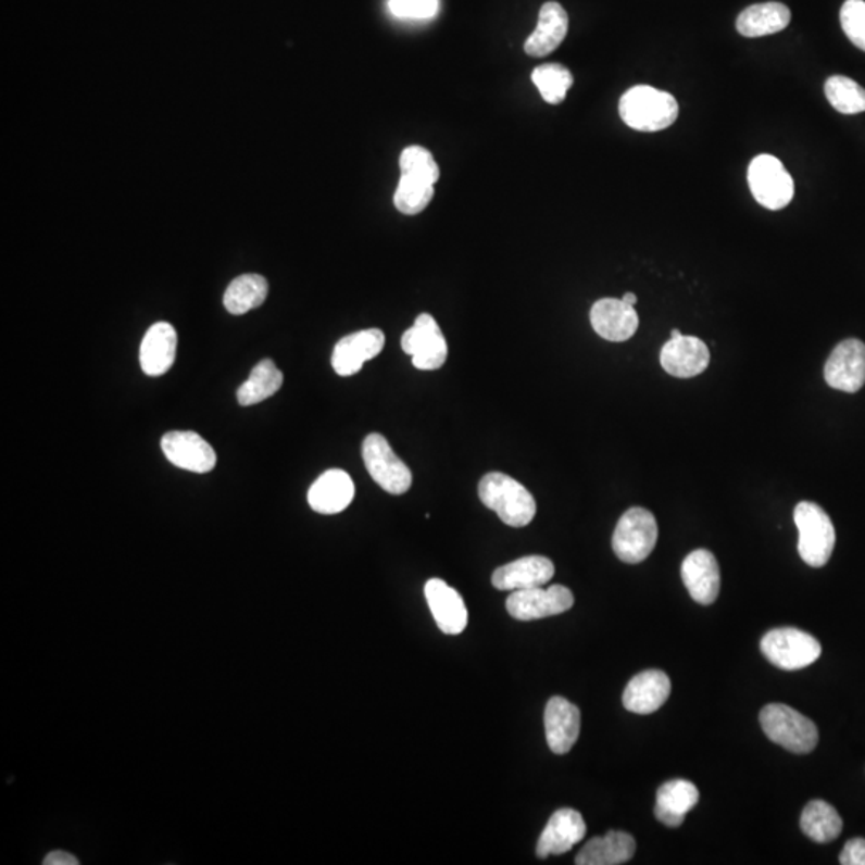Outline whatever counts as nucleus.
<instances>
[{"instance_id":"nucleus-25","label":"nucleus","mask_w":865,"mask_h":865,"mask_svg":"<svg viewBox=\"0 0 865 865\" xmlns=\"http://www.w3.org/2000/svg\"><path fill=\"white\" fill-rule=\"evenodd\" d=\"M699 803V790L685 779L668 780L655 797L654 814L667 827H680L686 814Z\"/></svg>"},{"instance_id":"nucleus-2","label":"nucleus","mask_w":865,"mask_h":865,"mask_svg":"<svg viewBox=\"0 0 865 865\" xmlns=\"http://www.w3.org/2000/svg\"><path fill=\"white\" fill-rule=\"evenodd\" d=\"M479 499L496 512L506 526L525 527L537 513L534 496L512 476L488 473L479 482Z\"/></svg>"},{"instance_id":"nucleus-39","label":"nucleus","mask_w":865,"mask_h":865,"mask_svg":"<svg viewBox=\"0 0 865 865\" xmlns=\"http://www.w3.org/2000/svg\"><path fill=\"white\" fill-rule=\"evenodd\" d=\"M622 300H624V302L627 303V305H631V306L637 305V302H638L637 296H635V293H631V292L624 293V297H622Z\"/></svg>"},{"instance_id":"nucleus-9","label":"nucleus","mask_w":865,"mask_h":865,"mask_svg":"<svg viewBox=\"0 0 865 865\" xmlns=\"http://www.w3.org/2000/svg\"><path fill=\"white\" fill-rule=\"evenodd\" d=\"M401 348L411 354L412 364L421 371H436L448 360V343L435 317L418 314L414 326L402 334Z\"/></svg>"},{"instance_id":"nucleus-40","label":"nucleus","mask_w":865,"mask_h":865,"mask_svg":"<svg viewBox=\"0 0 865 865\" xmlns=\"http://www.w3.org/2000/svg\"><path fill=\"white\" fill-rule=\"evenodd\" d=\"M680 336H682V334L680 333V330H678V329H674V330H672V337H670V339H675V337H680Z\"/></svg>"},{"instance_id":"nucleus-10","label":"nucleus","mask_w":865,"mask_h":865,"mask_svg":"<svg viewBox=\"0 0 865 865\" xmlns=\"http://www.w3.org/2000/svg\"><path fill=\"white\" fill-rule=\"evenodd\" d=\"M573 606V591L563 586L516 590L512 591L506 600V611L510 616L523 622L557 616V614L566 613Z\"/></svg>"},{"instance_id":"nucleus-36","label":"nucleus","mask_w":865,"mask_h":865,"mask_svg":"<svg viewBox=\"0 0 865 865\" xmlns=\"http://www.w3.org/2000/svg\"><path fill=\"white\" fill-rule=\"evenodd\" d=\"M391 15L400 20H430L439 10V0H390Z\"/></svg>"},{"instance_id":"nucleus-29","label":"nucleus","mask_w":865,"mask_h":865,"mask_svg":"<svg viewBox=\"0 0 865 865\" xmlns=\"http://www.w3.org/2000/svg\"><path fill=\"white\" fill-rule=\"evenodd\" d=\"M268 297V280L260 275H242L233 279L223 297V305L231 314H246L259 309Z\"/></svg>"},{"instance_id":"nucleus-30","label":"nucleus","mask_w":865,"mask_h":865,"mask_svg":"<svg viewBox=\"0 0 865 865\" xmlns=\"http://www.w3.org/2000/svg\"><path fill=\"white\" fill-rule=\"evenodd\" d=\"M283 372L272 360H263L250 372V377L238 390V402L241 405H253L268 400L283 387Z\"/></svg>"},{"instance_id":"nucleus-7","label":"nucleus","mask_w":865,"mask_h":865,"mask_svg":"<svg viewBox=\"0 0 865 865\" xmlns=\"http://www.w3.org/2000/svg\"><path fill=\"white\" fill-rule=\"evenodd\" d=\"M657 522L648 510L635 506L618 519L613 536V549L618 560L638 564L647 560L657 543Z\"/></svg>"},{"instance_id":"nucleus-3","label":"nucleus","mask_w":865,"mask_h":865,"mask_svg":"<svg viewBox=\"0 0 865 865\" xmlns=\"http://www.w3.org/2000/svg\"><path fill=\"white\" fill-rule=\"evenodd\" d=\"M760 725L774 743L799 755L813 752L819 742L817 726L786 704L766 705L760 712Z\"/></svg>"},{"instance_id":"nucleus-26","label":"nucleus","mask_w":865,"mask_h":865,"mask_svg":"<svg viewBox=\"0 0 865 865\" xmlns=\"http://www.w3.org/2000/svg\"><path fill=\"white\" fill-rule=\"evenodd\" d=\"M637 851V841L630 833L607 832L591 838L577 854V865H620L628 863Z\"/></svg>"},{"instance_id":"nucleus-15","label":"nucleus","mask_w":865,"mask_h":865,"mask_svg":"<svg viewBox=\"0 0 865 865\" xmlns=\"http://www.w3.org/2000/svg\"><path fill=\"white\" fill-rule=\"evenodd\" d=\"M385 347L380 329L360 330L343 337L334 348L333 367L341 377H351L363 369L366 361L374 360Z\"/></svg>"},{"instance_id":"nucleus-4","label":"nucleus","mask_w":865,"mask_h":865,"mask_svg":"<svg viewBox=\"0 0 865 865\" xmlns=\"http://www.w3.org/2000/svg\"><path fill=\"white\" fill-rule=\"evenodd\" d=\"M799 527V553L811 567L829 563L835 549V527L830 516L817 503L800 502L793 512Z\"/></svg>"},{"instance_id":"nucleus-24","label":"nucleus","mask_w":865,"mask_h":865,"mask_svg":"<svg viewBox=\"0 0 865 865\" xmlns=\"http://www.w3.org/2000/svg\"><path fill=\"white\" fill-rule=\"evenodd\" d=\"M177 354V330L172 324L158 323L145 334L140 347V364L145 374L159 377L168 372Z\"/></svg>"},{"instance_id":"nucleus-38","label":"nucleus","mask_w":865,"mask_h":865,"mask_svg":"<svg viewBox=\"0 0 865 865\" xmlns=\"http://www.w3.org/2000/svg\"><path fill=\"white\" fill-rule=\"evenodd\" d=\"M79 861H77L76 856L73 854L66 853V851H53L50 853L49 856H46L43 860V865H77Z\"/></svg>"},{"instance_id":"nucleus-11","label":"nucleus","mask_w":865,"mask_h":865,"mask_svg":"<svg viewBox=\"0 0 865 865\" xmlns=\"http://www.w3.org/2000/svg\"><path fill=\"white\" fill-rule=\"evenodd\" d=\"M827 385L844 393H856L865 384V343L850 339L841 341L835 348L826 369Z\"/></svg>"},{"instance_id":"nucleus-22","label":"nucleus","mask_w":865,"mask_h":865,"mask_svg":"<svg viewBox=\"0 0 865 865\" xmlns=\"http://www.w3.org/2000/svg\"><path fill=\"white\" fill-rule=\"evenodd\" d=\"M546 736L550 750L556 755L571 752L580 735V711L567 699H550L546 707Z\"/></svg>"},{"instance_id":"nucleus-37","label":"nucleus","mask_w":865,"mask_h":865,"mask_svg":"<svg viewBox=\"0 0 865 865\" xmlns=\"http://www.w3.org/2000/svg\"><path fill=\"white\" fill-rule=\"evenodd\" d=\"M840 864L843 865H865V840L864 838H853L844 844L840 854Z\"/></svg>"},{"instance_id":"nucleus-23","label":"nucleus","mask_w":865,"mask_h":865,"mask_svg":"<svg viewBox=\"0 0 865 865\" xmlns=\"http://www.w3.org/2000/svg\"><path fill=\"white\" fill-rule=\"evenodd\" d=\"M567 29H569V16L563 5L557 2L543 3L537 28L526 39L525 52L534 59L550 55L566 39Z\"/></svg>"},{"instance_id":"nucleus-18","label":"nucleus","mask_w":865,"mask_h":865,"mask_svg":"<svg viewBox=\"0 0 865 865\" xmlns=\"http://www.w3.org/2000/svg\"><path fill=\"white\" fill-rule=\"evenodd\" d=\"M555 576V566L546 556H525L496 569L492 586L500 591L543 587Z\"/></svg>"},{"instance_id":"nucleus-33","label":"nucleus","mask_w":865,"mask_h":865,"mask_svg":"<svg viewBox=\"0 0 865 865\" xmlns=\"http://www.w3.org/2000/svg\"><path fill=\"white\" fill-rule=\"evenodd\" d=\"M432 196H435V185L401 174L400 184L394 191V208L404 215H418L430 205Z\"/></svg>"},{"instance_id":"nucleus-35","label":"nucleus","mask_w":865,"mask_h":865,"mask_svg":"<svg viewBox=\"0 0 865 865\" xmlns=\"http://www.w3.org/2000/svg\"><path fill=\"white\" fill-rule=\"evenodd\" d=\"M840 23L848 39L865 52L864 0H847L840 10Z\"/></svg>"},{"instance_id":"nucleus-6","label":"nucleus","mask_w":865,"mask_h":865,"mask_svg":"<svg viewBox=\"0 0 865 865\" xmlns=\"http://www.w3.org/2000/svg\"><path fill=\"white\" fill-rule=\"evenodd\" d=\"M749 186L753 198L769 211H780L795 195L793 178L779 159L772 154L756 155L749 167Z\"/></svg>"},{"instance_id":"nucleus-28","label":"nucleus","mask_w":865,"mask_h":865,"mask_svg":"<svg viewBox=\"0 0 865 865\" xmlns=\"http://www.w3.org/2000/svg\"><path fill=\"white\" fill-rule=\"evenodd\" d=\"M803 833L816 843H830L840 837L843 820L837 810L823 800H813L804 806L800 819Z\"/></svg>"},{"instance_id":"nucleus-31","label":"nucleus","mask_w":865,"mask_h":865,"mask_svg":"<svg viewBox=\"0 0 865 865\" xmlns=\"http://www.w3.org/2000/svg\"><path fill=\"white\" fill-rule=\"evenodd\" d=\"M530 79L542 95L543 101L550 104L563 103L574 84L573 73L560 63L537 66L530 74Z\"/></svg>"},{"instance_id":"nucleus-17","label":"nucleus","mask_w":865,"mask_h":865,"mask_svg":"<svg viewBox=\"0 0 865 865\" xmlns=\"http://www.w3.org/2000/svg\"><path fill=\"white\" fill-rule=\"evenodd\" d=\"M425 598L439 630L446 635H461L468 624V611L457 590L444 580L430 579L425 584Z\"/></svg>"},{"instance_id":"nucleus-16","label":"nucleus","mask_w":865,"mask_h":865,"mask_svg":"<svg viewBox=\"0 0 865 865\" xmlns=\"http://www.w3.org/2000/svg\"><path fill=\"white\" fill-rule=\"evenodd\" d=\"M590 323L594 333L610 341L631 339L640 326L635 306L627 305L624 300L601 299L591 306Z\"/></svg>"},{"instance_id":"nucleus-27","label":"nucleus","mask_w":865,"mask_h":865,"mask_svg":"<svg viewBox=\"0 0 865 865\" xmlns=\"http://www.w3.org/2000/svg\"><path fill=\"white\" fill-rule=\"evenodd\" d=\"M792 13L780 2L755 3L738 16L736 28L743 37H763L783 32L790 25Z\"/></svg>"},{"instance_id":"nucleus-19","label":"nucleus","mask_w":865,"mask_h":865,"mask_svg":"<svg viewBox=\"0 0 865 865\" xmlns=\"http://www.w3.org/2000/svg\"><path fill=\"white\" fill-rule=\"evenodd\" d=\"M681 579L692 600L712 604L719 593L718 561L709 550H694L682 561Z\"/></svg>"},{"instance_id":"nucleus-20","label":"nucleus","mask_w":865,"mask_h":865,"mask_svg":"<svg viewBox=\"0 0 865 865\" xmlns=\"http://www.w3.org/2000/svg\"><path fill=\"white\" fill-rule=\"evenodd\" d=\"M354 482L343 469L324 472L309 491L311 509L321 515H337L348 509L354 499Z\"/></svg>"},{"instance_id":"nucleus-5","label":"nucleus","mask_w":865,"mask_h":865,"mask_svg":"<svg viewBox=\"0 0 865 865\" xmlns=\"http://www.w3.org/2000/svg\"><path fill=\"white\" fill-rule=\"evenodd\" d=\"M763 655L782 670H802L823 654V647L813 635L799 628H774L762 638Z\"/></svg>"},{"instance_id":"nucleus-14","label":"nucleus","mask_w":865,"mask_h":865,"mask_svg":"<svg viewBox=\"0 0 865 865\" xmlns=\"http://www.w3.org/2000/svg\"><path fill=\"white\" fill-rule=\"evenodd\" d=\"M661 364L674 377H695L711 364V351L698 337H675L662 347Z\"/></svg>"},{"instance_id":"nucleus-12","label":"nucleus","mask_w":865,"mask_h":865,"mask_svg":"<svg viewBox=\"0 0 865 865\" xmlns=\"http://www.w3.org/2000/svg\"><path fill=\"white\" fill-rule=\"evenodd\" d=\"M162 452L171 464L192 473H209L215 468L214 448L195 431H168L161 441Z\"/></svg>"},{"instance_id":"nucleus-32","label":"nucleus","mask_w":865,"mask_h":865,"mask_svg":"<svg viewBox=\"0 0 865 865\" xmlns=\"http://www.w3.org/2000/svg\"><path fill=\"white\" fill-rule=\"evenodd\" d=\"M827 100L841 114H860L865 111V89L847 76H832L824 86Z\"/></svg>"},{"instance_id":"nucleus-13","label":"nucleus","mask_w":865,"mask_h":865,"mask_svg":"<svg viewBox=\"0 0 865 865\" xmlns=\"http://www.w3.org/2000/svg\"><path fill=\"white\" fill-rule=\"evenodd\" d=\"M587 826L579 811L563 807L557 810L537 841L536 853L539 860L560 856L573 850L586 838Z\"/></svg>"},{"instance_id":"nucleus-8","label":"nucleus","mask_w":865,"mask_h":865,"mask_svg":"<svg viewBox=\"0 0 865 865\" xmlns=\"http://www.w3.org/2000/svg\"><path fill=\"white\" fill-rule=\"evenodd\" d=\"M363 459L372 479L384 491L401 496L411 489V469L394 454L393 449L380 432H372L364 439Z\"/></svg>"},{"instance_id":"nucleus-21","label":"nucleus","mask_w":865,"mask_h":865,"mask_svg":"<svg viewBox=\"0 0 865 865\" xmlns=\"http://www.w3.org/2000/svg\"><path fill=\"white\" fill-rule=\"evenodd\" d=\"M672 682L662 670H647L631 678L624 691V707L638 715L654 713L667 702Z\"/></svg>"},{"instance_id":"nucleus-1","label":"nucleus","mask_w":865,"mask_h":865,"mask_svg":"<svg viewBox=\"0 0 865 865\" xmlns=\"http://www.w3.org/2000/svg\"><path fill=\"white\" fill-rule=\"evenodd\" d=\"M678 101L668 92L649 86L631 87L622 95L618 114L638 131H661L677 121Z\"/></svg>"},{"instance_id":"nucleus-34","label":"nucleus","mask_w":865,"mask_h":865,"mask_svg":"<svg viewBox=\"0 0 865 865\" xmlns=\"http://www.w3.org/2000/svg\"><path fill=\"white\" fill-rule=\"evenodd\" d=\"M400 168L401 174L421 178V180L428 181L431 185H435L441 177L438 162L435 161L427 148L418 147V145L402 150Z\"/></svg>"}]
</instances>
